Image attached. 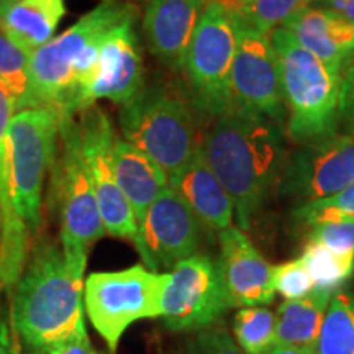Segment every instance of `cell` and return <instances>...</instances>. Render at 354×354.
<instances>
[{
    "label": "cell",
    "mask_w": 354,
    "mask_h": 354,
    "mask_svg": "<svg viewBox=\"0 0 354 354\" xmlns=\"http://www.w3.org/2000/svg\"><path fill=\"white\" fill-rule=\"evenodd\" d=\"M202 151L232 198L236 227L246 232L281 179L287 158L282 131L271 118L234 109L214 118Z\"/></svg>",
    "instance_id": "6da1fadb"
},
{
    "label": "cell",
    "mask_w": 354,
    "mask_h": 354,
    "mask_svg": "<svg viewBox=\"0 0 354 354\" xmlns=\"http://www.w3.org/2000/svg\"><path fill=\"white\" fill-rule=\"evenodd\" d=\"M12 290V325L32 354L87 331L84 281L71 276L56 241L41 240L30 250Z\"/></svg>",
    "instance_id": "7a4b0ae2"
},
{
    "label": "cell",
    "mask_w": 354,
    "mask_h": 354,
    "mask_svg": "<svg viewBox=\"0 0 354 354\" xmlns=\"http://www.w3.org/2000/svg\"><path fill=\"white\" fill-rule=\"evenodd\" d=\"M135 15L128 0H100L64 33L30 55V88L37 107L77 115V97L91 77L99 48L113 26Z\"/></svg>",
    "instance_id": "3957f363"
},
{
    "label": "cell",
    "mask_w": 354,
    "mask_h": 354,
    "mask_svg": "<svg viewBox=\"0 0 354 354\" xmlns=\"http://www.w3.org/2000/svg\"><path fill=\"white\" fill-rule=\"evenodd\" d=\"M268 35L281 64L290 138L302 145L338 133L342 73L300 46L284 26Z\"/></svg>",
    "instance_id": "277c9868"
},
{
    "label": "cell",
    "mask_w": 354,
    "mask_h": 354,
    "mask_svg": "<svg viewBox=\"0 0 354 354\" xmlns=\"http://www.w3.org/2000/svg\"><path fill=\"white\" fill-rule=\"evenodd\" d=\"M55 172L61 250L71 276L84 281L88 251L107 233L84 158L76 115L59 117V154Z\"/></svg>",
    "instance_id": "5b68a950"
},
{
    "label": "cell",
    "mask_w": 354,
    "mask_h": 354,
    "mask_svg": "<svg viewBox=\"0 0 354 354\" xmlns=\"http://www.w3.org/2000/svg\"><path fill=\"white\" fill-rule=\"evenodd\" d=\"M122 136L165 169L176 176L201 148L197 127L183 97L162 84L141 87L120 105Z\"/></svg>",
    "instance_id": "8992f818"
},
{
    "label": "cell",
    "mask_w": 354,
    "mask_h": 354,
    "mask_svg": "<svg viewBox=\"0 0 354 354\" xmlns=\"http://www.w3.org/2000/svg\"><path fill=\"white\" fill-rule=\"evenodd\" d=\"M169 272L145 264L122 271L92 272L84 279V310L110 353H117L125 331L146 318H161Z\"/></svg>",
    "instance_id": "52a82bcc"
},
{
    "label": "cell",
    "mask_w": 354,
    "mask_h": 354,
    "mask_svg": "<svg viewBox=\"0 0 354 354\" xmlns=\"http://www.w3.org/2000/svg\"><path fill=\"white\" fill-rule=\"evenodd\" d=\"M238 43L236 12L221 0L203 7L183 71L197 109L210 117L233 112L232 68Z\"/></svg>",
    "instance_id": "ba28073f"
},
{
    "label": "cell",
    "mask_w": 354,
    "mask_h": 354,
    "mask_svg": "<svg viewBox=\"0 0 354 354\" xmlns=\"http://www.w3.org/2000/svg\"><path fill=\"white\" fill-rule=\"evenodd\" d=\"M59 148V115L48 107L17 112L8 125L13 205L30 236L43 221V190Z\"/></svg>",
    "instance_id": "9c48e42d"
},
{
    "label": "cell",
    "mask_w": 354,
    "mask_h": 354,
    "mask_svg": "<svg viewBox=\"0 0 354 354\" xmlns=\"http://www.w3.org/2000/svg\"><path fill=\"white\" fill-rule=\"evenodd\" d=\"M233 308L223 284L218 261L197 253L169 271L161 320L169 331L198 333L216 326Z\"/></svg>",
    "instance_id": "30bf717a"
},
{
    "label": "cell",
    "mask_w": 354,
    "mask_h": 354,
    "mask_svg": "<svg viewBox=\"0 0 354 354\" xmlns=\"http://www.w3.org/2000/svg\"><path fill=\"white\" fill-rule=\"evenodd\" d=\"M236 30L238 43L232 68L234 109L274 122L281 120L286 104L281 64L271 38L243 21L238 13Z\"/></svg>",
    "instance_id": "8fae6325"
},
{
    "label": "cell",
    "mask_w": 354,
    "mask_h": 354,
    "mask_svg": "<svg viewBox=\"0 0 354 354\" xmlns=\"http://www.w3.org/2000/svg\"><path fill=\"white\" fill-rule=\"evenodd\" d=\"M354 183V133H335L302 143L286 158L279 179L282 196L300 203L320 201Z\"/></svg>",
    "instance_id": "7c38bea8"
},
{
    "label": "cell",
    "mask_w": 354,
    "mask_h": 354,
    "mask_svg": "<svg viewBox=\"0 0 354 354\" xmlns=\"http://www.w3.org/2000/svg\"><path fill=\"white\" fill-rule=\"evenodd\" d=\"M82 151L94 185L105 233L113 238L138 243V223L130 202L123 196L112 165L115 130L107 113L92 105L77 115Z\"/></svg>",
    "instance_id": "4fadbf2b"
},
{
    "label": "cell",
    "mask_w": 354,
    "mask_h": 354,
    "mask_svg": "<svg viewBox=\"0 0 354 354\" xmlns=\"http://www.w3.org/2000/svg\"><path fill=\"white\" fill-rule=\"evenodd\" d=\"M203 230L187 202L167 185L146 212L135 248L146 268L169 272L180 261L198 253Z\"/></svg>",
    "instance_id": "5bb4252c"
},
{
    "label": "cell",
    "mask_w": 354,
    "mask_h": 354,
    "mask_svg": "<svg viewBox=\"0 0 354 354\" xmlns=\"http://www.w3.org/2000/svg\"><path fill=\"white\" fill-rule=\"evenodd\" d=\"M143 87V57L135 32V15L105 35L91 77L77 97V113L99 100L123 105Z\"/></svg>",
    "instance_id": "9a60e30c"
},
{
    "label": "cell",
    "mask_w": 354,
    "mask_h": 354,
    "mask_svg": "<svg viewBox=\"0 0 354 354\" xmlns=\"http://www.w3.org/2000/svg\"><path fill=\"white\" fill-rule=\"evenodd\" d=\"M218 268L233 307H258L272 302V266L241 228H225L218 233Z\"/></svg>",
    "instance_id": "2e32d148"
},
{
    "label": "cell",
    "mask_w": 354,
    "mask_h": 354,
    "mask_svg": "<svg viewBox=\"0 0 354 354\" xmlns=\"http://www.w3.org/2000/svg\"><path fill=\"white\" fill-rule=\"evenodd\" d=\"M15 113V100L0 82V286L3 289H13L19 281L32 240L13 205L8 125Z\"/></svg>",
    "instance_id": "e0dca14e"
},
{
    "label": "cell",
    "mask_w": 354,
    "mask_h": 354,
    "mask_svg": "<svg viewBox=\"0 0 354 354\" xmlns=\"http://www.w3.org/2000/svg\"><path fill=\"white\" fill-rule=\"evenodd\" d=\"M205 3V0H149L146 3L143 12L146 43L167 68L183 71Z\"/></svg>",
    "instance_id": "ac0fdd59"
},
{
    "label": "cell",
    "mask_w": 354,
    "mask_h": 354,
    "mask_svg": "<svg viewBox=\"0 0 354 354\" xmlns=\"http://www.w3.org/2000/svg\"><path fill=\"white\" fill-rule=\"evenodd\" d=\"M169 185L187 202L207 232L220 233L233 225V202L210 169L202 145L187 165L169 177Z\"/></svg>",
    "instance_id": "d6986e66"
},
{
    "label": "cell",
    "mask_w": 354,
    "mask_h": 354,
    "mask_svg": "<svg viewBox=\"0 0 354 354\" xmlns=\"http://www.w3.org/2000/svg\"><path fill=\"white\" fill-rule=\"evenodd\" d=\"M295 41L342 73L354 53V24L328 7H307L284 25Z\"/></svg>",
    "instance_id": "ffe728a7"
},
{
    "label": "cell",
    "mask_w": 354,
    "mask_h": 354,
    "mask_svg": "<svg viewBox=\"0 0 354 354\" xmlns=\"http://www.w3.org/2000/svg\"><path fill=\"white\" fill-rule=\"evenodd\" d=\"M112 165L140 227L151 203L169 185V177L158 162L117 133L112 141Z\"/></svg>",
    "instance_id": "44dd1931"
},
{
    "label": "cell",
    "mask_w": 354,
    "mask_h": 354,
    "mask_svg": "<svg viewBox=\"0 0 354 354\" xmlns=\"http://www.w3.org/2000/svg\"><path fill=\"white\" fill-rule=\"evenodd\" d=\"M66 0H15L0 17V28L28 55L55 38Z\"/></svg>",
    "instance_id": "7402d4cb"
},
{
    "label": "cell",
    "mask_w": 354,
    "mask_h": 354,
    "mask_svg": "<svg viewBox=\"0 0 354 354\" xmlns=\"http://www.w3.org/2000/svg\"><path fill=\"white\" fill-rule=\"evenodd\" d=\"M335 292L313 289L297 300H284L277 310V344L315 349L325 313Z\"/></svg>",
    "instance_id": "603a6c76"
},
{
    "label": "cell",
    "mask_w": 354,
    "mask_h": 354,
    "mask_svg": "<svg viewBox=\"0 0 354 354\" xmlns=\"http://www.w3.org/2000/svg\"><path fill=\"white\" fill-rule=\"evenodd\" d=\"M315 354H354V290L339 289L333 294Z\"/></svg>",
    "instance_id": "cb8c5ba5"
},
{
    "label": "cell",
    "mask_w": 354,
    "mask_h": 354,
    "mask_svg": "<svg viewBox=\"0 0 354 354\" xmlns=\"http://www.w3.org/2000/svg\"><path fill=\"white\" fill-rule=\"evenodd\" d=\"M233 338L246 354H268L277 344V315L264 305L241 307L233 318Z\"/></svg>",
    "instance_id": "d4e9b609"
},
{
    "label": "cell",
    "mask_w": 354,
    "mask_h": 354,
    "mask_svg": "<svg viewBox=\"0 0 354 354\" xmlns=\"http://www.w3.org/2000/svg\"><path fill=\"white\" fill-rule=\"evenodd\" d=\"M300 258L307 264L315 289L336 292L343 289L354 274V256L338 254L318 243L307 241Z\"/></svg>",
    "instance_id": "484cf974"
},
{
    "label": "cell",
    "mask_w": 354,
    "mask_h": 354,
    "mask_svg": "<svg viewBox=\"0 0 354 354\" xmlns=\"http://www.w3.org/2000/svg\"><path fill=\"white\" fill-rule=\"evenodd\" d=\"M0 82L15 100L17 112L37 107L30 88V55L0 28Z\"/></svg>",
    "instance_id": "4316f807"
},
{
    "label": "cell",
    "mask_w": 354,
    "mask_h": 354,
    "mask_svg": "<svg viewBox=\"0 0 354 354\" xmlns=\"http://www.w3.org/2000/svg\"><path fill=\"white\" fill-rule=\"evenodd\" d=\"M310 6L308 0H236L238 15L261 33L284 26Z\"/></svg>",
    "instance_id": "83f0119b"
},
{
    "label": "cell",
    "mask_w": 354,
    "mask_h": 354,
    "mask_svg": "<svg viewBox=\"0 0 354 354\" xmlns=\"http://www.w3.org/2000/svg\"><path fill=\"white\" fill-rule=\"evenodd\" d=\"M294 218L305 227L330 220L354 221V183L320 201L299 203L294 209Z\"/></svg>",
    "instance_id": "f1b7e54d"
},
{
    "label": "cell",
    "mask_w": 354,
    "mask_h": 354,
    "mask_svg": "<svg viewBox=\"0 0 354 354\" xmlns=\"http://www.w3.org/2000/svg\"><path fill=\"white\" fill-rule=\"evenodd\" d=\"M272 284L274 290L281 294L284 300L302 299L315 289L313 279L302 258L272 266Z\"/></svg>",
    "instance_id": "f546056e"
},
{
    "label": "cell",
    "mask_w": 354,
    "mask_h": 354,
    "mask_svg": "<svg viewBox=\"0 0 354 354\" xmlns=\"http://www.w3.org/2000/svg\"><path fill=\"white\" fill-rule=\"evenodd\" d=\"M307 241L326 246L338 254L354 256V221L330 220L312 225Z\"/></svg>",
    "instance_id": "4dcf8cb0"
},
{
    "label": "cell",
    "mask_w": 354,
    "mask_h": 354,
    "mask_svg": "<svg viewBox=\"0 0 354 354\" xmlns=\"http://www.w3.org/2000/svg\"><path fill=\"white\" fill-rule=\"evenodd\" d=\"M184 354H246L234 342L233 335L220 326L194 333L185 344Z\"/></svg>",
    "instance_id": "1f68e13d"
},
{
    "label": "cell",
    "mask_w": 354,
    "mask_h": 354,
    "mask_svg": "<svg viewBox=\"0 0 354 354\" xmlns=\"http://www.w3.org/2000/svg\"><path fill=\"white\" fill-rule=\"evenodd\" d=\"M354 133V53L342 71L338 104V128Z\"/></svg>",
    "instance_id": "d6a6232c"
},
{
    "label": "cell",
    "mask_w": 354,
    "mask_h": 354,
    "mask_svg": "<svg viewBox=\"0 0 354 354\" xmlns=\"http://www.w3.org/2000/svg\"><path fill=\"white\" fill-rule=\"evenodd\" d=\"M38 354H105V353H102L100 349H97L94 344L91 343V338H88L87 331H84V333H79L76 336H73V338H69L68 342L44 349V351Z\"/></svg>",
    "instance_id": "836d02e7"
},
{
    "label": "cell",
    "mask_w": 354,
    "mask_h": 354,
    "mask_svg": "<svg viewBox=\"0 0 354 354\" xmlns=\"http://www.w3.org/2000/svg\"><path fill=\"white\" fill-rule=\"evenodd\" d=\"M17 338L19 336L12 325V318L7 317V313L0 307V354H20Z\"/></svg>",
    "instance_id": "e575fe53"
},
{
    "label": "cell",
    "mask_w": 354,
    "mask_h": 354,
    "mask_svg": "<svg viewBox=\"0 0 354 354\" xmlns=\"http://www.w3.org/2000/svg\"><path fill=\"white\" fill-rule=\"evenodd\" d=\"M323 6L331 8L354 24V0H326V2H323Z\"/></svg>",
    "instance_id": "d590c367"
},
{
    "label": "cell",
    "mask_w": 354,
    "mask_h": 354,
    "mask_svg": "<svg viewBox=\"0 0 354 354\" xmlns=\"http://www.w3.org/2000/svg\"><path fill=\"white\" fill-rule=\"evenodd\" d=\"M268 354H315V349L282 346V344H276V346H274Z\"/></svg>",
    "instance_id": "8d00e7d4"
},
{
    "label": "cell",
    "mask_w": 354,
    "mask_h": 354,
    "mask_svg": "<svg viewBox=\"0 0 354 354\" xmlns=\"http://www.w3.org/2000/svg\"><path fill=\"white\" fill-rule=\"evenodd\" d=\"M13 2H15V0H0V17H2L3 13H6L7 8L10 7Z\"/></svg>",
    "instance_id": "74e56055"
},
{
    "label": "cell",
    "mask_w": 354,
    "mask_h": 354,
    "mask_svg": "<svg viewBox=\"0 0 354 354\" xmlns=\"http://www.w3.org/2000/svg\"><path fill=\"white\" fill-rule=\"evenodd\" d=\"M308 2L310 3H312V2H322L323 3V2H326V0H308Z\"/></svg>",
    "instance_id": "f35d334b"
}]
</instances>
